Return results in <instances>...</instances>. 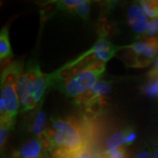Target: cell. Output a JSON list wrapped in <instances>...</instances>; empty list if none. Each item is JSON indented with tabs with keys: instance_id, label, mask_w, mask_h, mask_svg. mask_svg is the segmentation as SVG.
<instances>
[{
	"instance_id": "obj_2",
	"label": "cell",
	"mask_w": 158,
	"mask_h": 158,
	"mask_svg": "<svg viewBox=\"0 0 158 158\" xmlns=\"http://www.w3.org/2000/svg\"><path fill=\"white\" fill-rule=\"evenodd\" d=\"M22 62L16 61L5 68L1 76V98L5 101L7 119L13 124L19 109L17 81L22 73Z\"/></svg>"
},
{
	"instance_id": "obj_4",
	"label": "cell",
	"mask_w": 158,
	"mask_h": 158,
	"mask_svg": "<svg viewBox=\"0 0 158 158\" xmlns=\"http://www.w3.org/2000/svg\"><path fill=\"white\" fill-rule=\"evenodd\" d=\"M27 70L29 75L27 86V97L30 109L32 110L38 107L45 90L50 87L49 75L43 73L39 65L35 62H29Z\"/></svg>"
},
{
	"instance_id": "obj_14",
	"label": "cell",
	"mask_w": 158,
	"mask_h": 158,
	"mask_svg": "<svg viewBox=\"0 0 158 158\" xmlns=\"http://www.w3.org/2000/svg\"><path fill=\"white\" fill-rule=\"evenodd\" d=\"M104 154L107 158H128L127 151L123 146L114 149L106 150Z\"/></svg>"
},
{
	"instance_id": "obj_11",
	"label": "cell",
	"mask_w": 158,
	"mask_h": 158,
	"mask_svg": "<svg viewBox=\"0 0 158 158\" xmlns=\"http://www.w3.org/2000/svg\"><path fill=\"white\" fill-rule=\"evenodd\" d=\"M144 95L149 98H157L158 97V79H150L143 87Z\"/></svg>"
},
{
	"instance_id": "obj_17",
	"label": "cell",
	"mask_w": 158,
	"mask_h": 158,
	"mask_svg": "<svg viewBox=\"0 0 158 158\" xmlns=\"http://www.w3.org/2000/svg\"><path fill=\"white\" fill-rule=\"evenodd\" d=\"M158 34V19H153L149 22L145 35L148 37H154Z\"/></svg>"
},
{
	"instance_id": "obj_19",
	"label": "cell",
	"mask_w": 158,
	"mask_h": 158,
	"mask_svg": "<svg viewBox=\"0 0 158 158\" xmlns=\"http://www.w3.org/2000/svg\"><path fill=\"white\" fill-rule=\"evenodd\" d=\"M137 138V134L133 129L129 132V133L127 134V137H126L125 141H124V145L125 146H130L131 144H133Z\"/></svg>"
},
{
	"instance_id": "obj_24",
	"label": "cell",
	"mask_w": 158,
	"mask_h": 158,
	"mask_svg": "<svg viewBox=\"0 0 158 158\" xmlns=\"http://www.w3.org/2000/svg\"><path fill=\"white\" fill-rule=\"evenodd\" d=\"M157 79H158V78H157Z\"/></svg>"
},
{
	"instance_id": "obj_12",
	"label": "cell",
	"mask_w": 158,
	"mask_h": 158,
	"mask_svg": "<svg viewBox=\"0 0 158 158\" xmlns=\"http://www.w3.org/2000/svg\"><path fill=\"white\" fill-rule=\"evenodd\" d=\"M13 127V124L9 122H1V127H0V147L2 151L5 148L6 140L10 129Z\"/></svg>"
},
{
	"instance_id": "obj_6",
	"label": "cell",
	"mask_w": 158,
	"mask_h": 158,
	"mask_svg": "<svg viewBox=\"0 0 158 158\" xmlns=\"http://www.w3.org/2000/svg\"><path fill=\"white\" fill-rule=\"evenodd\" d=\"M46 151L43 143L40 140L29 139L21 146L19 149L13 154V158H45Z\"/></svg>"
},
{
	"instance_id": "obj_15",
	"label": "cell",
	"mask_w": 158,
	"mask_h": 158,
	"mask_svg": "<svg viewBox=\"0 0 158 158\" xmlns=\"http://www.w3.org/2000/svg\"><path fill=\"white\" fill-rule=\"evenodd\" d=\"M83 2H84V0H64V1L59 2L57 5L59 9L73 12L76 6L81 5Z\"/></svg>"
},
{
	"instance_id": "obj_20",
	"label": "cell",
	"mask_w": 158,
	"mask_h": 158,
	"mask_svg": "<svg viewBox=\"0 0 158 158\" xmlns=\"http://www.w3.org/2000/svg\"><path fill=\"white\" fill-rule=\"evenodd\" d=\"M149 78L150 79H157L158 78V58L156 59L155 65L149 72Z\"/></svg>"
},
{
	"instance_id": "obj_10",
	"label": "cell",
	"mask_w": 158,
	"mask_h": 158,
	"mask_svg": "<svg viewBox=\"0 0 158 158\" xmlns=\"http://www.w3.org/2000/svg\"><path fill=\"white\" fill-rule=\"evenodd\" d=\"M139 4L148 17L152 19H158L157 0H143L140 1Z\"/></svg>"
},
{
	"instance_id": "obj_3",
	"label": "cell",
	"mask_w": 158,
	"mask_h": 158,
	"mask_svg": "<svg viewBox=\"0 0 158 158\" xmlns=\"http://www.w3.org/2000/svg\"><path fill=\"white\" fill-rule=\"evenodd\" d=\"M124 48L127 49L125 56L127 65L137 68H146L158 54V37H145L124 46Z\"/></svg>"
},
{
	"instance_id": "obj_23",
	"label": "cell",
	"mask_w": 158,
	"mask_h": 158,
	"mask_svg": "<svg viewBox=\"0 0 158 158\" xmlns=\"http://www.w3.org/2000/svg\"><path fill=\"white\" fill-rule=\"evenodd\" d=\"M157 145H158V141H157Z\"/></svg>"
},
{
	"instance_id": "obj_8",
	"label": "cell",
	"mask_w": 158,
	"mask_h": 158,
	"mask_svg": "<svg viewBox=\"0 0 158 158\" xmlns=\"http://www.w3.org/2000/svg\"><path fill=\"white\" fill-rule=\"evenodd\" d=\"M131 129V127H127L112 134L106 142V147L107 149L106 150L114 149L124 145L126 137Z\"/></svg>"
},
{
	"instance_id": "obj_1",
	"label": "cell",
	"mask_w": 158,
	"mask_h": 158,
	"mask_svg": "<svg viewBox=\"0 0 158 158\" xmlns=\"http://www.w3.org/2000/svg\"><path fill=\"white\" fill-rule=\"evenodd\" d=\"M106 62L86 57L70 68H61L49 75L50 86L75 99L90 89L106 70Z\"/></svg>"
},
{
	"instance_id": "obj_5",
	"label": "cell",
	"mask_w": 158,
	"mask_h": 158,
	"mask_svg": "<svg viewBox=\"0 0 158 158\" xmlns=\"http://www.w3.org/2000/svg\"><path fill=\"white\" fill-rule=\"evenodd\" d=\"M127 21L132 29L138 34L145 33L147 30L149 23L140 4H133L129 7Z\"/></svg>"
},
{
	"instance_id": "obj_16",
	"label": "cell",
	"mask_w": 158,
	"mask_h": 158,
	"mask_svg": "<svg viewBox=\"0 0 158 158\" xmlns=\"http://www.w3.org/2000/svg\"><path fill=\"white\" fill-rule=\"evenodd\" d=\"M94 152H95L94 147L86 146L81 149L78 153H76L73 158H91Z\"/></svg>"
},
{
	"instance_id": "obj_18",
	"label": "cell",
	"mask_w": 158,
	"mask_h": 158,
	"mask_svg": "<svg viewBox=\"0 0 158 158\" xmlns=\"http://www.w3.org/2000/svg\"><path fill=\"white\" fill-rule=\"evenodd\" d=\"M133 158H152V152L149 148L147 147L141 150Z\"/></svg>"
},
{
	"instance_id": "obj_21",
	"label": "cell",
	"mask_w": 158,
	"mask_h": 158,
	"mask_svg": "<svg viewBox=\"0 0 158 158\" xmlns=\"http://www.w3.org/2000/svg\"><path fill=\"white\" fill-rule=\"evenodd\" d=\"M91 158H107L105 155L104 152H94Z\"/></svg>"
},
{
	"instance_id": "obj_7",
	"label": "cell",
	"mask_w": 158,
	"mask_h": 158,
	"mask_svg": "<svg viewBox=\"0 0 158 158\" xmlns=\"http://www.w3.org/2000/svg\"><path fill=\"white\" fill-rule=\"evenodd\" d=\"M30 130L34 135L41 142H43L45 140V135L48 130L47 127V117L45 114L42 110H40L32 120Z\"/></svg>"
},
{
	"instance_id": "obj_22",
	"label": "cell",
	"mask_w": 158,
	"mask_h": 158,
	"mask_svg": "<svg viewBox=\"0 0 158 158\" xmlns=\"http://www.w3.org/2000/svg\"><path fill=\"white\" fill-rule=\"evenodd\" d=\"M152 158H158V147H154Z\"/></svg>"
},
{
	"instance_id": "obj_9",
	"label": "cell",
	"mask_w": 158,
	"mask_h": 158,
	"mask_svg": "<svg viewBox=\"0 0 158 158\" xmlns=\"http://www.w3.org/2000/svg\"><path fill=\"white\" fill-rule=\"evenodd\" d=\"M12 56L13 52L10 44L8 30L7 28H3L0 33V59L2 61Z\"/></svg>"
},
{
	"instance_id": "obj_13",
	"label": "cell",
	"mask_w": 158,
	"mask_h": 158,
	"mask_svg": "<svg viewBox=\"0 0 158 158\" xmlns=\"http://www.w3.org/2000/svg\"><path fill=\"white\" fill-rule=\"evenodd\" d=\"M89 7H90V2L84 1V2L81 4L73 9V12L76 13L79 15L82 19L87 20L89 17Z\"/></svg>"
}]
</instances>
